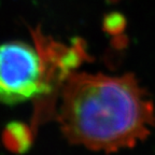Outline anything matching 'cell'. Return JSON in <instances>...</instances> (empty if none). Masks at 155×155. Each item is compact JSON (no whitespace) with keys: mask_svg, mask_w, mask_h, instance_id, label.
Here are the masks:
<instances>
[{"mask_svg":"<svg viewBox=\"0 0 155 155\" xmlns=\"http://www.w3.org/2000/svg\"><path fill=\"white\" fill-rule=\"evenodd\" d=\"M34 131L26 124L13 122L8 124L2 134V141L5 148L13 153L23 154L31 147Z\"/></svg>","mask_w":155,"mask_h":155,"instance_id":"cell-3","label":"cell"},{"mask_svg":"<svg viewBox=\"0 0 155 155\" xmlns=\"http://www.w3.org/2000/svg\"><path fill=\"white\" fill-rule=\"evenodd\" d=\"M57 120L69 142L116 152L148 137L155 110L147 91L129 73L73 72L61 88Z\"/></svg>","mask_w":155,"mask_h":155,"instance_id":"cell-1","label":"cell"},{"mask_svg":"<svg viewBox=\"0 0 155 155\" xmlns=\"http://www.w3.org/2000/svg\"><path fill=\"white\" fill-rule=\"evenodd\" d=\"M36 43L0 44V104L48 99L74 71L70 48L40 34Z\"/></svg>","mask_w":155,"mask_h":155,"instance_id":"cell-2","label":"cell"}]
</instances>
